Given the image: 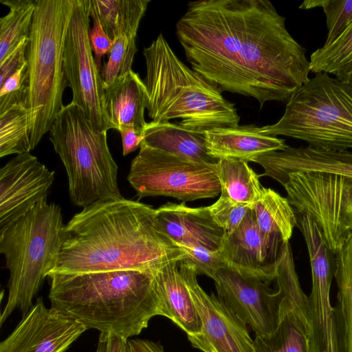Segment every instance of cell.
Listing matches in <instances>:
<instances>
[{"label":"cell","mask_w":352,"mask_h":352,"mask_svg":"<svg viewBox=\"0 0 352 352\" xmlns=\"http://www.w3.org/2000/svg\"><path fill=\"white\" fill-rule=\"evenodd\" d=\"M61 208L44 199L0 229V252L9 271L3 324L16 309L25 315L56 263L65 237Z\"/></svg>","instance_id":"5"},{"label":"cell","mask_w":352,"mask_h":352,"mask_svg":"<svg viewBox=\"0 0 352 352\" xmlns=\"http://www.w3.org/2000/svg\"><path fill=\"white\" fill-rule=\"evenodd\" d=\"M96 352H107V334L100 333Z\"/></svg>","instance_id":"43"},{"label":"cell","mask_w":352,"mask_h":352,"mask_svg":"<svg viewBox=\"0 0 352 352\" xmlns=\"http://www.w3.org/2000/svg\"><path fill=\"white\" fill-rule=\"evenodd\" d=\"M208 208L215 223L226 234H229L239 226L248 211L253 207L220 195L217 201Z\"/></svg>","instance_id":"33"},{"label":"cell","mask_w":352,"mask_h":352,"mask_svg":"<svg viewBox=\"0 0 352 352\" xmlns=\"http://www.w3.org/2000/svg\"><path fill=\"white\" fill-rule=\"evenodd\" d=\"M28 113L25 102L0 113V157L30 152Z\"/></svg>","instance_id":"31"},{"label":"cell","mask_w":352,"mask_h":352,"mask_svg":"<svg viewBox=\"0 0 352 352\" xmlns=\"http://www.w3.org/2000/svg\"><path fill=\"white\" fill-rule=\"evenodd\" d=\"M28 63L21 66L0 86V97L27 88Z\"/></svg>","instance_id":"38"},{"label":"cell","mask_w":352,"mask_h":352,"mask_svg":"<svg viewBox=\"0 0 352 352\" xmlns=\"http://www.w3.org/2000/svg\"><path fill=\"white\" fill-rule=\"evenodd\" d=\"M89 0H75L63 51L72 102L79 107L99 131L109 129L103 109L104 85L89 41Z\"/></svg>","instance_id":"11"},{"label":"cell","mask_w":352,"mask_h":352,"mask_svg":"<svg viewBox=\"0 0 352 352\" xmlns=\"http://www.w3.org/2000/svg\"><path fill=\"white\" fill-rule=\"evenodd\" d=\"M150 0H89V15L99 21L111 40L126 35L136 38Z\"/></svg>","instance_id":"26"},{"label":"cell","mask_w":352,"mask_h":352,"mask_svg":"<svg viewBox=\"0 0 352 352\" xmlns=\"http://www.w3.org/2000/svg\"><path fill=\"white\" fill-rule=\"evenodd\" d=\"M104 89L103 109L109 129L131 128L143 134L148 96L139 74L131 70Z\"/></svg>","instance_id":"20"},{"label":"cell","mask_w":352,"mask_h":352,"mask_svg":"<svg viewBox=\"0 0 352 352\" xmlns=\"http://www.w3.org/2000/svg\"><path fill=\"white\" fill-rule=\"evenodd\" d=\"M28 38L21 41L7 56L0 61V86L26 63Z\"/></svg>","instance_id":"37"},{"label":"cell","mask_w":352,"mask_h":352,"mask_svg":"<svg viewBox=\"0 0 352 352\" xmlns=\"http://www.w3.org/2000/svg\"><path fill=\"white\" fill-rule=\"evenodd\" d=\"M169 121L147 122L142 142L151 148L195 162L217 164L206 148L205 135Z\"/></svg>","instance_id":"23"},{"label":"cell","mask_w":352,"mask_h":352,"mask_svg":"<svg viewBox=\"0 0 352 352\" xmlns=\"http://www.w3.org/2000/svg\"><path fill=\"white\" fill-rule=\"evenodd\" d=\"M310 72L326 73L352 83V23L333 43L317 49L309 58Z\"/></svg>","instance_id":"29"},{"label":"cell","mask_w":352,"mask_h":352,"mask_svg":"<svg viewBox=\"0 0 352 352\" xmlns=\"http://www.w3.org/2000/svg\"><path fill=\"white\" fill-rule=\"evenodd\" d=\"M143 54L146 109L153 121L179 119L178 124L184 128L203 133L213 129L239 126L240 117L234 104L182 63L162 33L144 49Z\"/></svg>","instance_id":"4"},{"label":"cell","mask_w":352,"mask_h":352,"mask_svg":"<svg viewBox=\"0 0 352 352\" xmlns=\"http://www.w3.org/2000/svg\"><path fill=\"white\" fill-rule=\"evenodd\" d=\"M338 292L335 322L338 352H352V233L334 253Z\"/></svg>","instance_id":"25"},{"label":"cell","mask_w":352,"mask_h":352,"mask_svg":"<svg viewBox=\"0 0 352 352\" xmlns=\"http://www.w3.org/2000/svg\"><path fill=\"white\" fill-rule=\"evenodd\" d=\"M179 260L153 274V286L161 316L172 320L188 336L200 332L201 321L179 267Z\"/></svg>","instance_id":"22"},{"label":"cell","mask_w":352,"mask_h":352,"mask_svg":"<svg viewBox=\"0 0 352 352\" xmlns=\"http://www.w3.org/2000/svg\"><path fill=\"white\" fill-rule=\"evenodd\" d=\"M50 140L65 168L74 205L85 208L122 198L107 131L96 130L79 107L72 102L63 106L50 131Z\"/></svg>","instance_id":"7"},{"label":"cell","mask_w":352,"mask_h":352,"mask_svg":"<svg viewBox=\"0 0 352 352\" xmlns=\"http://www.w3.org/2000/svg\"><path fill=\"white\" fill-rule=\"evenodd\" d=\"M92 20L94 25L89 30V41L96 64L100 72L102 58L109 54L113 41L107 34L98 19H92Z\"/></svg>","instance_id":"36"},{"label":"cell","mask_w":352,"mask_h":352,"mask_svg":"<svg viewBox=\"0 0 352 352\" xmlns=\"http://www.w3.org/2000/svg\"><path fill=\"white\" fill-rule=\"evenodd\" d=\"M297 226L304 236L309 253L312 287L307 296L306 313L311 352H338L335 308L330 289L335 258L320 230L307 214L296 215Z\"/></svg>","instance_id":"12"},{"label":"cell","mask_w":352,"mask_h":352,"mask_svg":"<svg viewBox=\"0 0 352 352\" xmlns=\"http://www.w3.org/2000/svg\"><path fill=\"white\" fill-rule=\"evenodd\" d=\"M155 213L151 206L123 197L83 208L65 225L64 241L49 275L125 270L153 275L186 258L155 229Z\"/></svg>","instance_id":"2"},{"label":"cell","mask_w":352,"mask_h":352,"mask_svg":"<svg viewBox=\"0 0 352 352\" xmlns=\"http://www.w3.org/2000/svg\"><path fill=\"white\" fill-rule=\"evenodd\" d=\"M221 194L232 200L254 206L261 197L263 187L258 175L243 160L221 159L217 164Z\"/></svg>","instance_id":"27"},{"label":"cell","mask_w":352,"mask_h":352,"mask_svg":"<svg viewBox=\"0 0 352 352\" xmlns=\"http://www.w3.org/2000/svg\"><path fill=\"white\" fill-rule=\"evenodd\" d=\"M282 185L296 214L309 215L335 253L352 233V178L298 171L289 174Z\"/></svg>","instance_id":"10"},{"label":"cell","mask_w":352,"mask_h":352,"mask_svg":"<svg viewBox=\"0 0 352 352\" xmlns=\"http://www.w3.org/2000/svg\"><path fill=\"white\" fill-rule=\"evenodd\" d=\"M179 263L201 321L200 332L188 336L192 346L203 352H254L247 325L214 294L204 292L188 258Z\"/></svg>","instance_id":"13"},{"label":"cell","mask_w":352,"mask_h":352,"mask_svg":"<svg viewBox=\"0 0 352 352\" xmlns=\"http://www.w3.org/2000/svg\"><path fill=\"white\" fill-rule=\"evenodd\" d=\"M217 164L187 160L142 142L127 179L140 198L166 196L183 202L213 198L221 194Z\"/></svg>","instance_id":"9"},{"label":"cell","mask_w":352,"mask_h":352,"mask_svg":"<svg viewBox=\"0 0 352 352\" xmlns=\"http://www.w3.org/2000/svg\"><path fill=\"white\" fill-rule=\"evenodd\" d=\"M285 243L282 237L260 230L252 208L233 232L225 233L219 252L230 267L272 282Z\"/></svg>","instance_id":"17"},{"label":"cell","mask_w":352,"mask_h":352,"mask_svg":"<svg viewBox=\"0 0 352 352\" xmlns=\"http://www.w3.org/2000/svg\"><path fill=\"white\" fill-rule=\"evenodd\" d=\"M54 179V171L30 152L10 160L0 170V228L47 199Z\"/></svg>","instance_id":"16"},{"label":"cell","mask_w":352,"mask_h":352,"mask_svg":"<svg viewBox=\"0 0 352 352\" xmlns=\"http://www.w3.org/2000/svg\"><path fill=\"white\" fill-rule=\"evenodd\" d=\"M136 38L122 35L113 40L108 60L100 69L104 87L109 86L132 70L137 52Z\"/></svg>","instance_id":"32"},{"label":"cell","mask_w":352,"mask_h":352,"mask_svg":"<svg viewBox=\"0 0 352 352\" xmlns=\"http://www.w3.org/2000/svg\"><path fill=\"white\" fill-rule=\"evenodd\" d=\"M51 307L100 333L126 339L160 315L153 275L125 270L48 276Z\"/></svg>","instance_id":"3"},{"label":"cell","mask_w":352,"mask_h":352,"mask_svg":"<svg viewBox=\"0 0 352 352\" xmlns=\"http://www.w3.org/2000/svg\"><path fill=\"white\" fill-rule=\"evenodd\" d=\"M107 334V352H125L127 339L114 333Z\"/></svg>","instance_id":"41"},{"label":"cell","mask_w":352,"mask_h":352,"mask_svg":"<svg viewBox=\"0 0 352 352\" xmlns=\"http://www.w3.org/2000/svg\"><path fill=\"white\" fill-rule=\"evenodd\" d=\"M119 132L122 138V153L124 156L135 151L140 146L144 140L143 134L137 132L133 129L127 128L122 129Z\"/></svg>","instance_id":"39"},{"label":"cell","mask_w":352,"mask_h":352,"mask_svg":"<svg viewBox=\"0 0 352 352\" xmlns=\"http://www.w3.org/2000/svg\"><path fill=\"white\" fill-rule=\"evenodd\" d=\"M213 280L218 298L256 336H267L276 330L280 303L286 296L281 287L274 291L271 281L241 274L227 265L217 270Z\"/></svg>","instance_id":"14"},{"label":"cell","mask_w":352,"mask_h":352,"mask_svg":"<svg viewBox=\"0 0 352 352\" xmlns=\"http://www.w3.org/2000/svg\"><path fill=\"white\" fill-rule=\"evenodd\" d=\"M125 352H165L160 342L144 339H127Z\"/></svg>","instance_id":"40"},{"label":"cell","mask_w":352,"mask_h":352,"mask_svg":"<svg viewBox=\"0 0 352 352\" xmlns=\"http://www.w3.org/2000/svg\"><path fill=\"white\" fill-rule=\"evenodd\" d=\"M179 247L192 263L197 275L204 274L214 279L217 270L226 265L219 250H211L199 245Z\"/></svg>","instance_id":"35"},{"label":"cell","mask_w":352,"mask_h":352,"mask_svg":"<svg viewBox=\"0 0 352 352\" xmlns=\"http://www.w3.org/2000/svg\"><path fill=\"white\" fill-rule=\"evenodd\" d=\"M35 10L25 52L28 82L25 105L31 150L50 132L63 107L68 86L63 51L75 0H34Z\"/></svg>","instance_id":"6"},{"label":"cell","mask_w":352,"mask_h":352,"mask_svg":"<svg viewBox=\"0 0 352 352\" xmlns=\"http://www.w3.org/2000/svg\"><path fill=\"white\" fill-rule=\"evenodd\" d=\"M176 34L194 71L221 91L254 98L261 108L288 101L309 79L306 49L270 1H190Z\"/></svg>","instance_id":"1"},{"label":"cell","mask_w":352,"mask_h":352,"mask_svg":"<svg viewBox=\"0 0 352 352\" xmlns=\"http://www.w3.org/2000/svg\"><path fill=\"white\" fill-rule=\"evenodd\" d=\"M253 209L263 232L279 236L285 243H289L294 228L297 226V217L287 198L271 188H263L261 197Z\"/></svg>","instance_id":"28"},{"label":"cell","mask_w":352,"mask_h":352,"mask_svg":"<svg viewBox=\"0 0 352 352\" xmlns=\"http://www.w3.org/2000/svg\"><path fill=\"white\" fill-rule=\"evenodd\" d=\"M323 0H306L299 6L300 9H311L317 7H321Z\"/></svg>","instance_id":"42"},{"label":"cell","mask_w":352,"mask_h":352,"mask_svg":"<svg viewBox=\"0 0 352 352\" xmlns=\"http://www.w3.org/2000/svg\"><path fill=\"white\" fill-rule=\"evenodd\" d=\"M254 343V352H311L308 323L287 296L280 303L276 330L267 336H256Z\"/></svg>","instance_id":"24"},{"label":"cell","mask_w":352,"mask_h":352,"mask_svg":"<svg viewBox=\"0 0 352 352\" xmlns=\"http://www.w3.org/2000/svg\"><path fill=\"white\" fill-rule=\"evenodd\" d=\"M260 131L300 140L316 149L352 150V83L316 74L292 95L280 120Z\"/></svg>","instance_id":"8"},{"label":"cell","mask_w":352,"mask_h":352,"mask_svg":"<svg viewBox=\"0 0 352 352\" xmlns=\"http://www.w3.org/2000/svg\"><path fill=\"white\" fill-rule=\"evenodd\" d=\"M268 176L281 185L287 176L298 171L322 172L352 178V151H331L310 146H287L252 160Z\"/></svg>","instance_id":"19"},{"label":"cell","mask_w":352,"mask_h":352,"mask_svg":"<svg viewBox=\"0 0 352 352\" xmlns=\"http://www.w3.org/2000/svg\"><path fill=\"white\" fill-rule=\"evenodd\" d=\"M208 154L213 158L252 162L256 157L288 146L285 140L266 135L254 124L217 128L205 132Z\"/></svg>","instance_id":"21"},{"label":"cell","mask_w":352,"mask_h":352,"mask_svg":"<svg viewBox=\"0 0 352 352\" xmlns=\"http://www.w3.org/2000/svg\"><path fill=\"white\" fill-rule=\"evenodd\" d=\"M9 8L0 19V61L30 34L35 10L34 0H1Z\"/></svg>","instance_id":"30"},{"label":"cell","mask_w":352,"mask_h":352,"mask_svg":"<svg viewBox=\"0 0 352 352\" xmlns=\"http://www.w3.org/2000/svg\"><path fill=\"white\" fill-rule=\"evenodd\" d=\"M154 226L177 246L199 245L219 250L225 234L208 206L191 208L184 203L168 202L156 209Z\"/></svg>","instance_id":"18"},{"label":"cell","mask_w":352,"mask_h":352,"mask_svg":"<svg viewBox=\"0 0 352 352\" xmlns=\"http://www.w3.org/2000/svg\"><path fill=\"white\" fill-rule=\"evenodd\" d=\"M87 328L37 298L12 333L0 343V352H65Z\"/></svg>","instance_id":"15"},{"label":"cell","mask_w":352,"mask_h":352,"mask_svg":"<svg viewBox=\"0 0 352 352\" xmlns=\"http://www.w3.org/2000/svg\"><path fill=\"white\" fill-rule=\"evenodd\" d=\"M328 30L324 45L333 43L352 23V0H323Z\"/></svg>","instance_id":"34"}]
</instances>
